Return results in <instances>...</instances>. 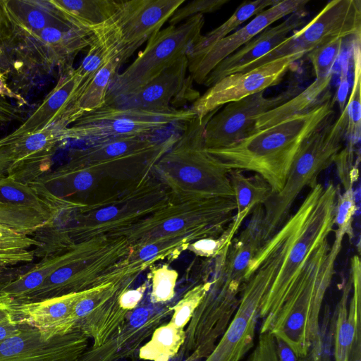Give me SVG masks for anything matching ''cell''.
<instances>
[{
	"mask_svg": "<svg viewBox=\"0 0 361 361\" xmlns=\"http://www.w3.org/2000/svg\"><path fill=\"white\" fill-rule=\"evenodd\" d=\"M343 237L335 233L331 245L328 238L320 241L282 298L259 313V333L282 339L298 358L323 347L322 306L335 274Z\"/></svg>",
	"mask_w": 361,
	"mask_h": 361,
	"instance_id": "obj_1",
	"label": "cell"
},
{
	"mask_svg": "<svg viewBox=\"0 0 361 361\" xmlns=\"http://www.w3.org/2000/svg\"><path fill=\"white\" fill-rule=\"evenodd\" d=\"M335 101L330 92H326L302 113L255 131L228 147L207 150L226 170L253 171L269 184L271 195L279 193L302 143L331 117Z\"/></svg>",
	"mask_w": 361,
	"mask_h": 361,
	"instance_id": "obj_2",
	"label": "cell"
},
{
	"mask_svg": "<svg viewBox=\"0 0 361 361\" xmlns=\"http://www.w3.org/2000/svg\"><path fill=\"white\" fill-rule=\"evenodd\" d=\"M219 109L202 117L196 115L185 122L181 135L152 169L177 202L216 197L235 199L228 171L207 152L204 145L206 124Z\"/></svg>",
	"mask_w": 361,
	"mask_h": 361,
	"instance_id": "obj_3",
	"label": "cell"
},
{
	"mask_svg": "<svg viewBox=\"0 0 361 361\" xmlns=\"http://www.w3.org/2000/svg\"><path fill=\"white\" fill-rule=\"evenodd\" d=\"M235 199L216 197L170 202L119 235L133 247L162 240H181L190 244L219 236L233 221Z\"/></svg>",
	"mask_w": 361,
	"mask_h": 361,
	"instance_id": "obj_4",
	"label": "cell"
},
{
	"mask_svg": "<svg viewBox=\"0 0 361 361\" xmlns=\"http://www.w3.org/2000/svg\"><path fill=\"white\" fill-rule=\"evenodd\" d=\"M290 245V237L278 232L253 257L238 309L214 348L203 361H241L252 348L262 300Z\"/></svg>",
	"mask_w": 361,
	"mask_h": 361,
	"instance_id": "obj_5",
	"label": "cell"
},
{
	"mask_svg": "<svg viewBox=\"0 0 361 361\" xmlns=\"http://www.w3.org/2000/svg\"><path fill=\"white\" fill-rule=\"evenodd\" d=\"M348 125L347 108L332 121L329 118L304 141L290 166L283 189L264 203L263 235L266 243L289 217L293 203L305 188H312L319 175L343 149Z\"/></svg>",
	"mask_w": 361,
	"mask_h": 361,
	"instance_id": "obj_6",
	"label": "cell"
},
{
	"mask_svg": "<svg viewBox=\"0 0 361 361\" xmlns=\"http://www.w3.org/2000/svg\"><path fill=\"white\" fill-rule=\"evenodd\" d=\"M195 116L191 109L145 110L104 104L62 129L59 137L61 141L80 140L90 145L119 137H154L170 126L184 123Z\"/></svg>",
	"mask_w": 361,
	"mask_h": 361,
	"instance_id": "obj_7",
	"label": "cell"
},
{
	"mask_svg": "<svg viewBox=\"0 0 361 361\" xmlns=\"http://www.w3.org/2000/svg\"><path fill=\"white\" fill-rule=\"evenodd\" d=\"M170 198L158 187L141 180L133 190L116 200L81 203L74 214L71 237L75 243L100 236H116L136 223L160 210Z\"/></svg>",
	"mask_w": 361,
	"mask_h": 361,
	"instance_id": "obj_8",
	"label": "cell"
},
{
	"mask_svg": "<svg viewBox=\"0 0 361 361\" xmlns=\"http://www.w3.org/2000/svg\"><path fill=\"white\" fill-rule=\"evenodd\" d=\"M204 24V16L200 14L179 25H169L152 35L135 61L124 71L114 76L104 104L135 92L185 56L202 35Z\"/></svg>",
	"mask_w": 361,
	"mask_h": 361,
	"instance_id": "obj_9",
	"label": "cell"
},
{
	"mask_svg": "<svg viewBox=\"0 0 361 361\" xmlns=\"http://www.w3.org/2000/svg\"><path fill=\"white\" fill-rule=\"evenodd\" d=\"M216 257V274L212 285L194 311L185 329V341L177 356L201 361L213 350L232 320L239 305L243 283L228 276Z\"/></svg>",
	"mask_w": 361,
	"mask_h": 361,
	"instance_id": "obj_10",
	"label": "cell"
},
{
	"mask_svg": "<svg viewBox=\"0 0 361 361\" xmlns=\"http://www.w3.org/2000/svg\"><path fill=\"white\" fill-rule=\"evenodd\" d=\"M185 0L121 1L120 5L100 28L91 35L109 58L122 65L144 42L159 31Z\"/></svg>",
	"mask_w": 361,
	"mask_h": 361,
	"instance_id": "obj_11",
	"label": "cell"
},
{
	"mask_svg": "<svg viewBox=\"0 0 361 361\" xmlns=\"http://www.w3.org/2000/svg\"><path fill=\"white\" fill-rule=\"evenodd\" d=\"M91 34L69 22L28 35H7L2 42L15 61V71L35 68L39 73L73 68L75 56L91 44ZM62 74V75H63Z\"/></svg>",
	"mask_w": 361,
	"mask_h": 361,
	"instance_id": "obj_12",
	"label": "cell"
},
{
	"mask_svg": "<svg viewBox=\"0 0 361 361\" xmlns=\"http://www.w3.org/2000/svg\"><path fill=\"white\" fill-rule=\"evenodd\" d=\"M361 35V1H329L307 24L295 30L280 44L241 71H245L285 56L305 53L336 38Z\"/></svg>",
	"mask_w": 361,
	"mask_h": 361,
	"instance_id": "obj_13",
	"label": "cell"
},
{
	"mask_svg": "<svg viewBox=\"0 0 361 361\" xmlns=\"http://www.w3.org/2000/svg\"><path fill=\"white\" fill-rule=\"evenodd\" d=\"M82 242V250L76 257L51 274L35 290L16 301H39L101 286L115 262L110 240L100 236Z\"/></svg>",
	"mask_w": 361,
	"mask_h": 361,
	"instance_id": "obj_14",
	"label": "cell"
},
{
	"mask_svg": "<svg viewBox=\"0 0 361 361\" xmlns=\"http://www.w3.org/2000/svg\"><path fill=\"white\" fill-rule=\"evenodd\" d=\"M291 84L279 94L265 97V91L225 104L208 121L204 132L206 149L228 147L255 132L256 117L288 102L300 92Z\"/></svg>",
	"mask_w": 361,
	"mask_h": 361,
	"instance_id": "obj_15",
	"label": "cell"
},
{
	"mask_svg": "<svg viewBox=\"0 0 361 361\" xmlns=\"http://www.w3.org/2000/svg\"><path fill=\"white\" fill-rule=\"evenodd\" d=\"M305 55L295 53L276 59L254 68L228 75L200 96L190 108L202 117L228 103L259 93L279 84L298 60Z\"/></svg>",
	"mask_w": 361,
	"mask_h": 361,
	"instance_id": "obj_16",
	"label": "cell"
},
{
	"mask_svg": "<svg viewBox=\"0 0 361 361\" xmlns=\"http://www.w3.org/2000/svg\"><path fill=\"white\" fill-rule=\"evenodd\" d=\"M173 305L140 302L101 345H90L76 361H119L133 357L154 330L170 319Z\"/></svg>",
	"mask_w": 361,
	"mask_h": 361,
	"instance_id": "obj_17",
	"label": "cell"
},
{
	"mask_svg": "<svg viewBox=\"0 0 361 361\" xmlns=\"http://www.w3.org/2000/svg\"><path fill=\"white\" fill-rule=\"evenodd\" d=\"M90 344L89 338L77 328L51 337L25 324L0 341V361H76Z\"/></svg>",
	"mask_w": 361,
	"mask_h": 361,
	"instance_id": "obj_18",
	"label": "cell"
},
{
	"mask_svg": "<svg viewBox=\"0 0 361 361\" xmlns=\"http://www.w3.org/2000/svg\"><path fill=\"white\" fill-rule=\"evenodd\" d=\"M308 0H278L248 23L220 39L199 55L188 59V71L193 81L203 85L207 76L224 59L242 47L273 23L305 8Z\"/></svg>",
	"mask_w": 361,
	"mask_h": 361,
	"instance_id": "obj_19",
	"label": "cell"
},
{
	"mask_svg": "<svg viewBox=\"0 0 361 361\" xmlns=\"http://www.w3.org/2000/svg\"><path fill=\"white\" fill-rule=\"evenodd\" d=\"M186 55L135 92L118 98L107 105L123 109L163 110L180 100L195 101L200 95L192 87L190 75L187 76Z\"/></svg>",
	"mask_w": 361,
	"mask_h": 361,
	"instance_id": "obj_20",
	"label": "cell"
},
{
	"mask_svg": "<svg viewBox=\"0 0 361 361\" xmlns=\"http://www.w3.org/2000/svg\"><path fill=\"white\" fill-rule=\"evenodd\" d=\"M41 200L49 217L31 236L39 245L33 249L35 257L46 258L65 252L75 246L71 238L74 214L80 202L51 192L42 183H28Z\"/></svg>",
	"mask_w": 361,
	"mask_h": 361,
	"instance_id": "obj_21",
	"label": "cell"
},
{
	"mask_svg": "<svg viewBox=\"0 0 361 361\" xmlns=\"http://www.w3.org/2000/svg\"><path fill=\"white\" fill-rule=\"evenodd\" d=\"M137 276L126 275L94 293L91 311L75 326L89 338L90 346L101 345L125 322L131 312L122 307L120 297L130 288Z\"/></svg>",
	"mask_w": 361,
	"mask_h": 361,
	"instance_id": "obj_22",
	"label": "cell"
},
{
	"mask_svg": "<svg viewBox=\"0 0 361 361\" xmlns=\"http://www.w3.org/2000/svg\"><path fill=\"white\" fill-rule=\"evenodd\" d=\"M348 279L336 307L334 361H348L352 348H361V262L357 255L350 259Z\"/></svg>",
	"mask_w": 361,
	"mask_h": 361,
	"instance_id": "obj_23",
	"label": "cell"
},
{
	"mask_svg": "<svg viewBox=\"0 0 361 361\" xmlns=\"http://www.w3.org/2000/svg\"><path fill=\"white\" fill-rule=\"evenodd\" d=\"M305 8L290 15L281 23L268 27L247 43L221 61L207 76L203 85L210 87L223 78L243 70L280 44L305 21Z\"/></svg>",
	"mask_w": 361,
	"mask_h": 361,
	"instance_id": "obj_24",
	"label": "cell"
},
{
	"mask_svg": "<svg viewBox=\"0 0 361 361\" xmlns=\"http://www.w3.org/2000/svg\"><path fill=\"white\" fill-rule=\"evenodd\" d=\"M80 82L75 68L63 74L33 113L15 130L0 138V148L16 138L43 130L60 120L71 104Z\"/></svg>",
	"mask_w": 361,
	"mask_h": 361,
	"instance_id": "obj_25",
	"label": "cell"
},
{
	"mask_svg": "<svg viewBox=\"0 0 361 361\" xmlns=\"http://www.w3.org/2000/svg\"><path fill=\"white\" fill-rule=\"evenodd\" d=\"M100 286L39 301L18 302L14 300L11 314L17 323L46 332L63 321L78 300Z\"/></svg>",
	"mask_w": 361,
	"mask_h": 361,
	"instance_id": "obj_26",
	"label": "cell"
},
{
	"mask_svg": "<svg viewBox=\"0 0 361 361\" xmlns=\"http://www.w3.org/2000/svg\"><path fill=\"white\" fill-rule=\"evenodd\" d=\"M121 64L115 58H109L91 80L75 97L60 120L68 127L83 114L102 106L114 76Z\"/></svg>",
	"mask_w": 361,
	"mask_h": 361,
	"instance_id": "obj_27",
	"label": "cell"
},
{
	"mask_svg": "<svg viewBox=\"0 0 361 361\" xmlns=\"http://www.w3.org/2000/svg\"><path fill=\"white\" fill-rule=\"evenodd\" d=\"M50 1L69 23L91 35L109 20L121 3L114 0Z\"/></svg>",
	"mask_w": 361,
	"mask_h": 361,
	"instance_id": "obj_28",
	"label": "cell"
},
{
	"mask_svg": "<svg viewBox=\"0 0 361 361\" xmlns=\"http://www.w3.org/2000/svg\"><path fill=\"white\" fill-rule=\"evenodd\" d=\"M153 137H126L110 139L75 150L69 162L79 166L112 161L157 144Z\"/></svg>",
	"mask_w": 361,
	"mask_h": 361,
	"instance_id": "obj_29",
	"label": "cell"
},
{
	"mask_svg": "<svg viewBox=\"0 0 361 361\" xmlns=\"http://www.w3.org/2000/svg\"><path fill=\"white\" fill-rule=\"evenodd\" d=\"M228 176L236 203L233 222L240 228L244 219L257 206L264 204L272 191L269 184L259 175L248 177L242 171L230 170Z\"/></svg>",
	"mask_w": 361,
	"mask_h": 361,
	"instance_id": "obj_30",
	"label": "cell"
},
{
	"mask_svg": "<svg viewBox=\"0 0 361 361\" xmlns=\"http://www.w3.org/2000/svg\"><path fill=\"white\" fill-rule=\"evenodd\" d=\"M333 77L331 72L327 76L316 79L305 90L288 102L256 117L255 132L276 125L289 117L302 113L319 99L329 87Z\"/></svg>",
	"mask_w": 361,
	"mask_h": 361,
	"instance_id": "obj_31",
	"label": "cell"
},
{
	"mask_svg": "<svg viewBox=\"0 0 361 361\" xmlns=\"http://www.w3.org/2000/svg\"><path fill=\"white\" fill-rule=\"evenodd\" d=\"M278 0H256L243 2L231 16L221 25L201 35L188 49L187 59L193 58L209 49L216 42L230 35L238 27L252 16H255L264 9L275 4Z\"/></svg>",
	"mask_w": 361,
	"mask_h": 361,
	"instance_id": "obj_32",
	"label": "cell"
},
{
	"mask_svg": "<svg viewBox=\"0 0 361 361\" xmlns=\"http://www.w3.org/2000/svg\"><path fill=\"white\" fill-rule=\"evenodd\" d=\"M185 329L169 320L160 325L139 349V358L145 361H170L176 357L185 341Z\"/></svg>",
	"mask_w": 361,
	"mask_h": 361,
	"instance_id": "obj_33",
	"label": "cell"
},
{
	"mask_svg": "<svg viewBox=\"0 0 361 361\" xmlns=\"http://www.w3.org/2000/svg\"><path fill=\"white\" fill-rule=\"evenodd\" d=\"M39 245L31 235L0 224V269L31 264L35 257L32 248Z\"/></svg>",
	"mask_w": 361,
	"mask_h": 361,
	"instance_id": "obj_34",
	"label": "cell"
},
{
	"mask_svg": "<svg viewBox=\"0 0 361 361\" xmlns=\"http://www.w3.org/2000/svg\"><path fill=\"white\" fill-rule=\"evenodd\" d=\"M360 36L354 37L352 44V58L353 64V83L348 102L345 105L348 113V125L345 140L348 146L354 147L360 140L361 133V54Z\"/></svg>",
	"mask_w": 361,
	"mask_h": 361,
	"instance_id": "obj_35",
	"label": "cell"
},
{
	"mask_svg": "<svg viewBox=\"0 0 361 361\" xmlns=\"http://www.w3.org/2000/svg\"><path fill=\"white\" fill-rule=\"evenodd\" d=\"M47 218L36 209L26 206L0 202V224L31 235Z\"/></svg>",
	"mask_w": 361,
	"mask_h": 361,
	"instance_id": "obj_36",
	"label": "cell"
},
{
	"mask_svg": "<svg viewBox=\"0 0 361 361\" xmlns=\"http://www.w3.org/2000/svg\"><path fill=\"white\" fill-rule=\"evenodd\" d=\"M0 202L31 207L49 217L35 190L11 176L0 178Z\"/></svg>",
	"mask_w": 361,
	"mask_h": 361,
	"instance_id": "obj_37",
	"label": "cell"
},
{
	"mask_svg": "<svg viewBox=\"0 0 361 361\" xmlns=\"http://www.w3.org/2000/svg\"><path fill=\"white\" fill-rule=\"evenodd\" d=\"M212 281H206L188 290L176 304L173 305L169 321L176 326L185 329L192 314L209 290Z\"/></svg>",
	"mask_w": 361,
	"mask_h": 361,
	"instance_id": "obj_38",
	"label": "cell"
},
{
	"mask_svg": "<svg viewBox=\"0 0 361 361\" xmlns=\"http://www.w3.org/2000/svg\"><path fill=\"white\" fill-rule=\"evenodd\" d=\"M178 273L167 265L154 267L151 271L152 291L149 302L164 304L171 301L175 295Z\"/></svg>",
	"mask_w": 361,
	"mask_h": 361,
	"instance_id": "obj_39",
	"label": "cell"
},
{
	"mask_svg": "<svg viewBox=\"0 0 361 361\" xmlns=\"http://www.w3.org/2000/svg\"><path fill=\"white\" fill-rule=\"evenodd\" d=\"M343 39H334L307 54L316 79L324 78L332 72V68L342 51Z\"/></svg>",
	"mask_w": 361,
	"mask_h": 361,
	"instance_id": "obj_40",
	"label": "cell"
},
{
	"mask_svg": "<svg viewBox=\"0 0 361 361\" xmlns=\"http://www.w3.org/2000/svg\"><path fill=\"white\" fill-rule=\"evenodd\" d=\"M356 211L355 192L353 186L345 189L343 194L338 195L336 204L334 232L350 239L353 237V221Z\"/></svg>",
	"mask_w": 361,
	"mask_h": 361,
	"instance_id": "obj_41",
	"label": "cell"
},
{
	"mask_svg": "<svg viewBox=\"0 0 361 361\" xmlns=\"http://www.w3.org/2000/svg\"><path fill=\"white\" fill-rule=\"evenodd\" d=\"M88 51L77 68L75 72L80 78V83L76 90L75 97L85 87L96 73L106 63L109 56L104 49L92 38ZM73 102V101H72Z\"/></svg>",
	"mask_w": 361,
	"mask_h": 361,
	"instance_id": "obj_42",
	"label": "cell"
},
{
	"mask_svg": "<svg viewBox=\"0 0 361 361\" xmlns=\"http://www.w3.org/2000/svg\"><path fill=\"white\" fill-rule=\"evenodd\" d=\"M238 229L233 221L219 236L197 240L188 248L200 257H216L231 242Z\"/></svg>",
	"mask_w": 361,
	"mask_h": 361,
	"instance_id": "obj_43",
	"label": "cell"
},
{
	"mask_svg": "<svg viewBox=\"0 0 361 361\" xmlns=\"http://www.w3.org/2000/svg\"><path fill=\"white\" fill-rule=\"evenodd\" d=\"M229 0H194L180 7L169 20V25H177L197 15H203L220 9Z\"/></svg>",
	"mask_w": 361,
	"mask_h": 361,
	"instance_id": "obj_44",
	"label": "cell"
},
{
	"mask_svg": "<svg viewBox=\"0 0 361 361\" xmlns=\"http://www.w3.org/2000/svg\"><path fill=\"white\" fill-rule=\"evenodd\" d=\"M247 361H279L274 336L259 333L257 343Z\"/></svg>",
	"mask_w": 361,
	"mask_h": 361,
	"instance_id": "obj_45",
	"label": "cell"
},
{
	"mask_svg": "<svg viewBox=\"0 0 361 361\" xmlns=\"http://www.w3.org/2000/svg\"><path fill=\"white\" fill-rule=\"evenodd\" d=\"M23 112L21 106L11 102L8 99L0 96V125L22 121Z\"/></svg>",
	"mask_w": 361,
	"mask_h": 361,
	"instance_id": "obj_46",
	"label": "cell"
},
{
	"mask_svg": "<svg viewBox=\"0 0 361 361\" xmlns=\"http://www.w3.org/2000/svg\"><path fill=\"white\" fill-rule=\"evenodd\" d=\"M0 96L16 101L20 106L27 104V102L21 94L11 89L6 82L4 75L1 73H0Z\"/></svg>",
	"mask_w": 361,
	"mask_h": 361,
	"instance_id": "obj_47",
	"label": "cell"
},
{
	"mask_svg": "<svg viewBox=\"0 0 361 361\" xmlns=\"http://www.w3.org/2000/svg\"><path fill=\"white\" fill-rule=\"evenodd\" d=\"M14 71V59L0 41V73L6 75L13 73Z\"/></svg>",
	"mask_w": 361,
	"mask_h": 361,
	"instance_id": "obj_48",
	"label": "cell"
},
{
	"mask_svg": "<svg viewBox=\"0 0 361 361\" xmlns=\"http://www.w3.org/2000/svg\"><path fill=\"white\" fill-rule=\"evenodd\" d=\"M279 361H298L293 350L281 338L274 337Z\"/></svg>",
	"mask_w": 361,
	"mask_h": 361,
	"instance_id": "obj_49",
	"label": "cell"
},
{
	"mask_svg": "<svg viewBox=\"0 0 361 361\" xmlns=\"http://www.w3.org/2000/svg\"><path fill=\"white\" fill-rule=\"evenodd\" d=\"M13 301V298L0 293V323L15 321L11 314V305Z\"/></svg>",
	"mask_w": 361,
	"mask_h": 361,
	"instance_id": "obj_50",
	"label": "cell"
},
{
	"mask_svg": "<svg viewBox=\"0 0 361 361\" xmlns=\"http://www.w3.org/2000/svg\"><path fill=\"white\" fill-rule=\"evenodd\" d=\"M25 324H20L16 321L0 323V341L21 331Z\"/></svg>",
	"mask_w": 361,
	"mask_h": 361,
	"instance_id": "obj_51",
	"label": "cell"
},
{
	"mask_svg": "<svg viewBox=\"0 0 361 361\" xmlns=\"http://www.w3.org/2000/svg\"><path fill=\"white\" fill-rule=\"evenodd\" d=\"M25 266L23 267L17 268H7V269H0V282L4 281L6 280L10 279L16 275L22 273L26 269H24Z\"/></svg>",
	"mask_w": 361,
	"mask_h": 361,
	"instance_id": "obj_52",
	"label": "cell"
},
{
	"mask_svg": "<svg viewBox=\"0 0 361 361\" xmlns=\"http://www.w3.org/2000/svg\"><path fill=\"white\" fill-rule=\"evenodd\" d=\"M314 361H331V357H330L329 348L326 349V348L325 346H324V349H323L322 354L317 359H314Z\"/></svg>",
	"mask_w": 361,
	"mask_h": 361,
	"instance_id": "obj_53",
	"label": "cell"
},
{
	"mask_svg": "<svg viewBox=\"0 0 361 361\" xmlns=\"http://www.w3.org/2000/svg\"><path fill=\"white\" fill-rule=\"evenodd\" d=\"M298 361H314L313 356L311 353L305 357L299 358Z\"/></svg>",
	"mask_w": 361,
	"mask_h": 361,
	"instance_id": "obj_54",
	"label": "cell"
},
{
	"mask_svg": "<svg viewBox=\"0 0 361 361\" xmlns=\"http://www.w3.org/2000/svg\"><path fill=\"white\" fill-rule=\"evenodd\" d=\"M183 361H194V360H192L191 359L187 357V358L184 359Z\"/></svg>",
	"mask_w": 361,
	"mask_h": 361,
	"instance_id": "obj_55",
	"label": "cell"
}]
</instances>
